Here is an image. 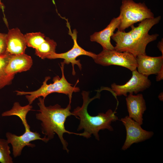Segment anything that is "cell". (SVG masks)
Returning <instances> with one entry per match:
<instances>
[{"label": "cell", "instance_id": "obj_7", "mask_svg": "<svg viewBox=\"0 0 163 163\" xmlns=\"http://www.w3.org/2000/svg\"><path fill=\"white\" fill-rule=\"evenodd\" d=\"M131 78L123 85H118L113 83L111 84V90L115 97L123 95L126 97L127 93L137 94L149 88L151 82L148 76L139 72L135 69L133 71Z\"/></svg>", "mask_w": 163, "mask_h": 163}, {"label": "cell", "instance_id": "obj_2", "mask_svg": "<svg viewBox=\"0 0 163 163\" xmlns=\"http://www.w3.org/2000/svg\"><path fill=\"white\" fill-rule=\"evenodd\" d=\"M38 98L37 104L39 109L37 110L39 112L36 114V117L41 122L42 133L49 141L52 139L56 134L62 144L63 149L68 153V144L64 138V134L67 133L84 136L83 133H79L72 132L66 129V119L69 117L73 115L70 111L71 101H69V104L65 108L61 107L58 104L46 107L45 104V99L41 97Z\"/></svg>", "mask_w": 163, "mask_h": 163}, {"label": "cell", "instance_id": "obj_21", "mask_svg": "<svg viewBox=\"0 0 163 163\" xmlns=\"http://www.w3.org/2000/svg\"><path fill=\"white\" fill-rule=\"evenodd\" d=\"M7 47V34L0 33V55L6 53Z\"/></svg>", "mask_w": 163, "mask_h": 163}, {"label": "cell", "instance_id": "obj_20", "mask_svg": "<svg viewBox=\"0 0 163 163\" xmlns=\"http://www.w3.org/2000/svg\"><path fill=\"white\" fill-rule=\"evenodd\" d=\"M7 139L0 138V162L1 163H13L10 155V147Z\"/></svg>", "mask_w": 163, "mask_h": 163}, {"label": "cell", "instance_id": "obj_4", "mask_svg": "<svg viewBox=\"0 0 163 163\" xmlns=\"http://www.w3.org/2000/svg\"><path fill=\"white\" fill-rule=\"evenodd\" d=\"M65 64L63 62H61L60 67L62 72L61 78L58 76L54 77L53 79V83L47 84L48 81L50 78V76L45 77L42 85L37 90L32 91H16L17 95H26L25 97L31 105L37 98L42 97L45 99L49 94L53 93H62L67 95L69 98V101H71L72 94L73 92L80 91L79 88L74 86L69 83L66 79L64 74Z\"/></svg>", "mask_w": 163, "mask_h": 163}, {"label": "cell", "instance_id": "obj_22", "mask_svg": "<svg viewBox=\"0 0 163 163\" xmlns=\"http://www.w3.org/2000/svg\"><path fill=\"white\" fill-rule=\"evenodd\" d=\"M156 80L158 82L163 79V66H162L159 71L156 74Z\"/></svg>", "mask_w": 163, "mask_h": 163}, {"label": "cell", "instance_id": "obj_10", "mask_svg": "<svg viewBox=\"0 0 163 163\" xmlns=\"http://www.w3.org/2000/svg\"><path fill=\"white\" fill-rule=\"evenodd\" d=\"M6 137L8 143L12 145V154L14 158L21 155L22 151L25 146L35 147V145L30 143L32 141L39 140L46 143L49 141L45 137L41 138L38 133L32 132L30 130H25L24 133L20 136L8 132L6 133Z\"/></svg>", "mask_w": 163, "mask_h": 163}, {"label": "cell", "instance_id": "obj_9", "mask_svg": "<svg viewBox=\"0 0 163 163\" xmlns=\"http://www.w3.org/2000/svg\"><path fill=\"white\" fill-rule=\"evenodd\" d=\"M77 31L74 30L73 33H71L72 38L74 41V45L72 48L67 52L57 53H55L49 56L47 58L49 59H64L63 62L67 65L71 63L72 66V72L73 75H75L74 66L75 65L78 66L80 70L82 69V65L79 60H77L76 58L81 55H85L89 56L93 59L96 54L91 52L86 51L81 47L78 44L77 41Z\"/></svg>", "mask_w": 163, "mask_h": 163}, {"label": "cell", "instance_id": "obj_17", "mask_svg": "<svg viewBox=\"0 0 163 163\" xmlns=\"http://www.w3.org/2000/svg\"><path fill=\"white\" fill-rule=\"evenodd\" d=\"M11 55L6 52L0 55V89L11 84L15 76L8 74L5 71Z\"/></svg>", "mask_w": 163, "mask_h": 163}, {"label": "cell", "instance_id": "obj_1", "mask_svg": "<svg viewBox=\"0 0 163 163\" xmlns=\"http://www.w3.org/2000/svg\"><path fill=\"white\" fill-rule=\"evenodd\" d=\"M161 17L158 16L152 18L145 20L135 27L130 26L131 30L128 32L118 30L111 37L116 42L115 50L120 52L129 53L135 57L140 55H146L147 45L156 40L159 36L155 34L149 35V32L155 25L159 23Z\"/></svg>", "mask_w": 163, "mask_h": 163}, {"label": "cell", "instance_id": "obj_15", "mask_svg": "<svg viewBox=\"0 0 163 163\" xmlns=\"http://www.w3.org/2000/svg\"><path fill=\"white\" fill-rule=\"evenodd\" d=\"M33 63L30 56L25 53L11 55L5 68L6 73L10 75L29 70Z\"/></svg>", "mask_w": 163, "mask_h": 163}, {"label": "cell", "instance_id": "obj_19", "mask_svg": "<svg viewBox=\"0 0 163 163\" xmlns=\"http://www.w3.org/2000/svg\"><path fill=\"white\" fill-rule=\"evenodd\" d=\"M24 36L27 46L35 49L44 42L45 38L44 34L40 32L27 33Z\"/></svg>", "mask_w": 163, "mask_h": 163}, {"label": "cell", "instance_id": "obj_16", "mask_svg": "<svg viewBox=\"0 0 163 163\" xmlns=\"http://www.w3.org/2000/svg\"><path fill=\"white\" fill-rule=\"evenodd\" d=\"M32 106L29 104L22 106L20 105L19 102H16L14 103L11 109L3 112L2 114V116H17L21 120L25 130H30V127L27 122L26 117L28 112L32 110Z\"/></svg>", "mask_w": 163, "mask_h": 163}, {"label": "cell", "instance_id": "obj_5", "mask_svg": "<svg viewBox=\"0 0 163 163\" xmlns=\"http://www.w3.org/2000/svg\"><path fill=\"white\" fill-rule=\"evenodd\" d=\"M120 11V22L118 30L120 31H124L137 22L155 17L144 3H136L133 0H123Z\"/></svg>", "mask_w": 163, "mask_h": 163}, {"label": "cell", "instance_id": "obj_11", "mask_svg": "<svg viewBox=\"0 0 163 163\" xmlns=\"http://www.w3.org/2000/svg\"><path fill=\"white\" fill-rule=\"evenodd\" d=\"M120 22V17L119 15L117 18H113L104 29L95 32L91 35L90 40L100 44L103 50H115L114 46L111 43L110 39L115 30L119 27Z\"/></svg>", "mask_w": 163, "mask_h": 163}, {"label": "cell", "instance_id": "obj_13", "mask_svg": "<svg viewBox=\"0 0 163 163\" xmlns=\"http://www.w3.org/2000/svg\"><path fill=\"white\" fill-rule=\"evenodd\" d=\"M137 71L140 73L148 76L155 74L163 66V56L152 57L145 55H140L136 57Z\"/></svg>", "mask_w": 163, "mask_h": 163}, {"label": "cell", "instance_id": "obj_14", "mask_svg": "<svg viewBox=\"0 0 163 163\" xmlns=\"http://www.w3.org/2000/svg\"><path fill=\"white\" fill-rule=\"evenodd\" d=\"M6 52L11 55L25 53L27 46L24 35L18 28L9 30L7 34Z\"/></svg>", "mask_w": 163, "mask_h": 163}, {"label": "cell", "instance_id": "obj_12", "mask_svg": "<svg viewBox=\"0 0 163 163\" xmlns=\"http://www.w3.org/2000/svg\"><path fill=\"white\" fill-rule=\"evenodd\" d=\"M129 117L141 125L143 123V114L146 109L145 100L142 94H129L126 98Z\"/></svg>", "mask_w": 163, "mask_h": 163}, {"label": "cell", "instance_id": "obj_8", "mask_svg": "<svg viewBox=\"0 0 163 163\" xmlns=\"http://www.w3.org/2000/svg\"><path fill=\"white\" fill-rule=\"evenodd\" d=\"M120 121L124 126L126 131V139L122 148L123 150H126L134 143L150 139L154 135L153 132L144 129L141 125L128 116L121 118Z\"/></svg>", "mask_w": 163, "mask_h": 163}, {"label": "cell", "instance_id": "obj_25", "mask_svg": "<svg viewBox=\"0 0 163 163\" xmlns=\"http://www.w3.org/2000/svg\"><path fill=\"white\" fill-rule=\"evenodd\" d=\"M0 8L3 11L5 8V6L4 4L2 2L1 0H0Z\"/></svg>", "mask_w": 163, "mask_h": 163}, {"label": "cell", "instance_id": "obj_6", "mask_svg": "<svg viewBox=\"0 0 163 163\" xmlns=\"http://www.w3.org/2000/svg\"><path fill=\"white\" fill-rule=\"evenodd\" d=\"M98 64L108 66L117 65L126 68L131 71L136 69V57L127 52H120L114 50H103L93 59Z\"/></svg>", "mask_w": 163, "mask_h": 163}, {"label": "cell", "instance_id": "obj_24", "mask_svg": "<svg viewBox=\"0 0 163 163\" xmlns=\"http://www.w3.org/2000/svg\"><path fill=\"white\" fill-rule=\"evenodd\" d=\"M158 98L160 101H163V93L162 92H161L159 94L158 96Z\"/></svg>", "mask_w": 163, "mask_h": 163}, {"label": "cell", "instance_id": "obj_3", "mask_svg": "<svg viewBox=\"0 0 163 163\" xmlns=\"http://www.w3.org/2000/svg\"><path fill=\"white\" fill-rule=\"evenodd\" d=\"M82 95L83 100L82 106L77 107L72 112L73 116L80 120L77 130H83V137L85 138H89L93 135L99 141L98 133L100 130L107 129L111 131H113L111 123L118 120L115 115L116 112L109 109L105 113H99L95 116L91 115L88 111V106L94 100L100 98V94L97 93L94 97L90 98L89 92L83 91Z\"/></svg>", "mask_w": 163, "mask_h": 163}, {"label": "cell", "instance_id": "obj_23", "mask_svg": "<svg viewBox=\"0 0 163 163\" xmlns=\"http://www.w3.org/2000/svg\"><path fill=\"white\" fill-rule=\"evenodd\" d=\"M157 46L159 50L161 52L163 56V40L162 38L161 41L158 42Z\"/></svg>", "mask_w": 163, "mask_h": 163}, {"label": "cell", "instance_id": "obj_18", "mask_svg": "<svg viewBox=\"0 0 163 163\" xmlns=\"http://www.w3.org/2000/svg\"><path fill=\"white\" fill-rule=\"evenodd\" d=\"M57 44L53 40L46 37L44 42L35 50V54L42 59L56 53Z\"/></svg>", "mask_w": 163, "mask_h": 163}]
</instances>
